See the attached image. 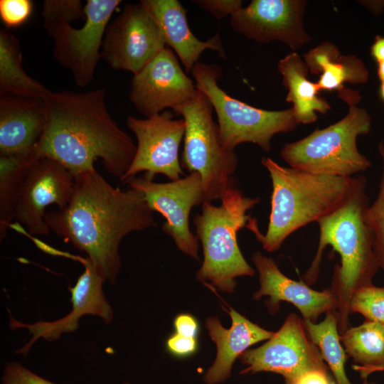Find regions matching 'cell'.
I'll return each mask as SVG.
<instances>
[{
  "label": "cell",
  "instance_id": "cell-1",
  "mask_svg": "<svg viewBox=\"0 0 384 384\" xmlns=\"http://www.w3.org/2000/svg\"><path fill=\"white\" fill-rule=\"evenodd\" d=\"M74 178L68 206L46 212L45 220L50 230L84 252L105 281L114 284L122 239L153 226L154 211L142 192L114 187L96 169Z\"/></svg>",
  "mask_w": 384,
  "mask_h": 384
},
{
  "label": "cell",
  "instance_id": "cell-2",
  "mask_svg": "<svg viewBox=\"0 0 384 384\" xmlns=\"http://www.w3.org/2000/svg\"><path fill=\"white\" fill-rule=\"evenodd\" d=\"M105 90L50 92L44 99L46 123L36 146L38 159L56 161L73 176L95 169L100 159L107 172L122 182L137 145L110 115Z\"/></svg>",
  "mask_w": 384,
  "mask_h": 384
},
{
  "label": "cell",
  "instance_id": "cell-3",
  "mask_svg": "<svg viewBox=\"0 0 384 384\" xmlns=\"http://www.w3.org/2000/svg\"><path fill=\"white\" fill-rule=\"evenodd\" d=\"M366 179L358 176L353 190L335 210L316 223L319 241L315 257L303 276L307 285L317 279L322 253L327 245L341 257L334 267L331 289L338 299L339 335L349 329L350 299L358 289L372 284L380 268L375 252V238L367 220L369 199Z\"/></svg>",
  "mask_w": 384,
  "mask_h": 384
},
{
  "label": "cell",
  "instance_id": "cell-4",
  "mask_svg": "<svg viewBox=\"0 0 384 384\" xmlns=\"http://www.w3.org/2000/svg\"><path fill=\"white\" fill-rule=\"evenodd\" d=\"M271 178V210L265 234L255 218L246 228L267 252L279 250L292 233L326 216L348 197L358 176L317 175L279 165L269 157L261 159Z\"/></svg>",
  "mask_w": 384,
  "mask_h": 384
},
{
  "label": "cell",
  "instance_id": "cell-5",
  "mask_svg": "<svg viewBox=\"0 0 384 384\" xmlns=\"http://www.w3.org/2000/svg\"><path fill=\"white\" fill-rule=\"evenodd\" d=\"M220 201L219 206L203 202L201 213L193 218L196 236L203 252L196 279L214 289L233 292L235 278L255 274L240 250L237 235L251 218L247 215L248 210L260 199L245 196L233 186Z\"/></svg>",
  "mask_w": 384,
  "mask_h": 384
},
{
  "label": "cell",
  "instance_id": "cell-6",
  "mask_svg": "<svg viewBox=\"0 0 384 384\" xmlns=\"http://www.w3.org/2000/svg\"><path fill=\"white\" fill-rule=\"evenodd\" d=\"M338 92L348 105V114L326 128H317L302 139L284 144L280 156L289 167L317 175L352 177L371 166L356 145L357 137L370 132V117L358 106V91L343 86Z\"/></svg>",
  "mask_w": 384,
  "mask_h": 384
},
{
  "label": "cell",
  "instance_id": "cell-7",
  "mask_svg": "<svg viewBox=\"0 0 384 384\" xmlns=\"http://www.w3.org/2000/svg\"><path fill=\"white\" fill-rule=\"evenodd\" d=\"M191 74L215 112L222 144L228 150L245 142L257 144L268 152L278 133L294 129L299 124L292 107L270 111L249 105L225 92L219 85L222 69L218 65L198 62Z\"/></svg>",
  "mask_w": 384,
  "mask_h": 384
},
{
  "label": "cell",
  "instance_id": "cell-8",
  "mask_svg": "<svg viewBox=\"0 0 384 384\" xmlns=\"http://www.w3.org/2000/svg\"><path fill=\"white\" fill-rule=\"evenodd\" d=\"M171 111L181 116L185 122L182 166L201 176L205 201L221 199L234 186L231 176L238 159L235 150H228L222 144L210 101L198 89L193 100Z\"/></svg>",
  "mask_w": 384,
  "mask_h": 384
},
{
  "label": "cell",
  "instance_id": "cell-9",
  "mask_svg": "<svg viewBox=\"0 0 384 384\" xmlns=\"http://www.w3.org/2000/svg\"><path fill=\"white\" fill-rule=\"evenodd\" d=\"M122 1L88 0L85 5V23L79 28L60 22L46 28L53 39V55L68 69L78 86L85 87L95 76L110 19Z\"/></svg>",
  "mask_w": 384,
  "mask_h": 384
},
{
  "label": "cell",
  "instance_id": "cell-10",
  "mask_svg": "<svg viewBox=\"0 0 384 384\" xmlns=\"http://www.w3.org/2000/svg\"><path fill=\"white\" fill-rule=\"evenodd\" d=\"M142 192L149 207L166 219L162 230L179 250L199 260L198 239L190 230L189 215L194 206L205 202L202 179L196 172L167 183H156L143 177L125 182Z\"/></svg>",
  "mask_w": 384,
  "mask_h": 384
},
{
  "label": "cell",
  "instance_id": "cell-11",
  "mask_svg": "<svg viewBox=\"0 0 384 384\" xmlns=\"http://www.w3.org/2000/svg\"><path fill=\"white\" fill-rule=\"evenodd\" d=\"M127 125L136 137L137 149L123 183L142 171L151 180L156 174L164 175L171 181L181 178L179 149L185 133L182 118L175 119L172 111L164 110L145 119L129 116Z\"/></svg>",
  "mask_w": 384,
  "mask_h": 384
},
{
  "label": "cell",
  "instance_id": "cell-12",
  "mask_svg": "<svg viewBox=\"0 0 384 384\" xmlns=\"http://www.w3.org/2000/svg\"><path fill=\"white\" fill-rule=\"evenodd\" d=\"M239 359L247 366L241 374L272 372L282 375L284 380L309 371L328 369L304 321L294 314L287 316L282 327L265 343L245 351Z\"/></svg>",
  "mask_w": 384,
  "mask_h": 384
},
{
  "label": "cell",
  "instance_id": "cell-13",
  "mask_svg": "<svg viewBox=\"0 0 384 384\" xmlns=\"http://www.w3.org/2000/svg\"><path fill=\"white\" fill-rule=\"evenodd\" d=\"M165 47L156 21L140 1L127 4L108 24L101 57L113 69L134 75Z\"/></svg>",
  "mask_w": 384,
  "mask_h": 384
},
{
  "label": "cell",
  "instance_id": "cell-14",
  "mask_svg": "<svg viewBox=\"0 0 384 384\" xmlns=\"http://www.w3.org/2000/svg\"><path fill=\"white\" fill-rule=\"evenodd\" d=\"M198 90L196 82L182 70L176 53L166 46L133 75L129 100L146 118L193 100Z\"/></svg>",
  "mask_w": 384,
  "mask_h": 384
},
{
  "label": "cell",
  "instance_id": "cell-15",
  "mask_svg": "<svg viewBox=\"0 0 384 384\" xmlns=\"http://www.w3.org/2000/svg\"><path fill=\"white\" fill-rule=\"evenodd\" d=\"M74 185V176L63 165L50 159H38L27 170L15 218L31 235H48L46 209L52 204L64 209L72 198Z\"/></svg>",
  "mask_w": 384,
  "mask_h": 384
},
{
  "label": "cell",
  "instance_id": "cell-16",
  "mask_svg": "<svg viewBox=\"0 0 384 384\" xmlns=\"http://www.w3.org/2000/svg\"><path fill=\"white\" fill-rule=\"evenodd\" d=\"M306 5L302 0H252L230 16V26L259 43L279 41L296 50L310 40L303 26Z\"/></svg>",
  "mask_w": 384,
  "mask_h": 384
},
{
  "label": "cell",
  "instance_id": "cell-17",
  "mask_svg": "<svg viewBox=\"0 0 384 384\" xmlns=\"http://www.w3.org/2000/svg\"><path fill=\"white\" fill-rule=\"evenodd\" d=\"M85 270L75 284L69 287L71 294L72 311L65 317L53 321H39L33 324H24L10 318L11 330L26 328L32 335L31 338L16 353L26 356L33 344L40 338L48 341L58 339L63 333L78 329V321L84 315L100 316L105 324L113 319V311L102 289L105 279L97 272L91 262L83 260Z\"/></svg>",
  "mask_w": 384,
  "mask_h": 384
},
{
  "label": "cell",
  "instance_id": "cell-18",
  "mask_svg": "<svg viewBox=\"0 0 384 384\" xmlns=\"http://www.w3.org/2000/svg\"><path fill=\"white\" fill-rule=\"evenodd\" d=\"M252 260L259 273L260 284L253 298L269 296L265 304L271 314L278 311L282 301L292 303L299 310L304 320L313 323L321 314L337 310L338 299L331 288L319 292L302 282L287 277L272 258L260 251L252 255Z\"/></svg>",
  "mask_w": 384,
  "mask_h": 384
},
{
  "label": "cell",
  "instance_id": "cell-19",
  "mask_svg": "<svg viewBox=\"0 0 384 384\" xmlns=\"http://www.w3.org/2000/svg\"><path fill=\"white\" fill-rule=\"evenodd\" d=\"M46 123L43 99L1 94L0 155L33 151L42 137Z\"/></svg>",
  "mask_w": 384,
  "mask_h": 384
},
{
  "label": "cell",
  "instance_id": "cell-20",
  "mask_svg": "<svg viewBox=\"0 0 384 384\" xmlns=\"http://www.w3.org/2000/svg\"><path fill=\"white\" fill-rule=\"evenodd\" d=\"M156 21L165 44L176 53L186 73H191L201 55L206 50L225 58L219 33L206 41L199 40L189 28L187 13L177 0H142Z\"/></svg>",
  "mask_w": 384,
  "mask_h": 384
},
{
  "label": "cell",
  "instance_id": "cell-21",
  "mask_svg": "<svg viewBox=\"0 0 384 384\" xmlns=\"http://www.w3.org/2000/svg\"><path fill=\"white\" fill-rule=\"evenodd\" d=\"M229 309L232 320L230 329H225L216 316L208 318L206 322L209 336L217 346L215 360L203 376L207 384H218L227 380L237 358L250 346L269 340L274 334L252 323L230 306Z\"/></svg>",
  "mask_w": 384,
  "mask_h": 384
},
{
  "label": "cell",
  "instance_id": "cell-22",
  "mask_svg": "<svg viewBox=\"0 0 384 384\" xmlns=\"http://www.w3.org/2000/svg\"><path fill=\"white\" fill-rule=\"evenodd\" d=\"M277 70L288 90L286 101L293 104L299 123H313L317 119L316 112L324 114L330 110L328 102L318 95L321 90L317 82L308 79L309 68L298 53L292 52L281 59Z\"/></svg>",
  "mask_w": 384,
  "mask_h": 384
},
{
  "label": "cell",
  "instance_id": "cell-23",
  "mask_svg": "<svg viewBox=\"0 0 384 384\" xmlns=\"http://www.w3.org/2000/svg\"><path fill=\"white\" fill-rule=\"evenodd\" d=\"M309 70L321 73L317 84L320 90H338L344 82L364 83L369 72L363 62L353 55H341L331 43L324 42L304 55Z\"/></svg>",
  "mask_w": 384,
  "mask_h": 384
},
{
  "label": "cell",
  "instance_id": "cell-24",
  "mask_svg": "<svg viewBox=\"0 0 384 384\" xmlns=\"http://www.w3.org/2000/svg\"><path fill=\"white\" fill-rule=\"evenodd\" d=\"M0 91L4 95L43 100L51 92L26 73L19 42L4 29L0 31Z\"/></svg>",
  "mask_w": 384,
  "mask_h": 384
},
{
  "label": "cell",
  "instance_id": "cell-25",
  "mask_svg": "<svg viewBox=\"0 0 384 384\" xmlns=\"http://www.w3.org/2000/svg\"><path fill=\"white\" fill-rule=\"evenodd\" d=\"M346 352L356 363L353 368L361 378L375 371L384 370V324L366 320L339 335Z\"/></svg>",
  "mask_w": 384,
  "mask_h": 384
},
{
  "label": "cell",
  "instance_id": "cell-26",
  "mask_svg": "<svg viewBox=\"0 0 384 384\" xmlns=\"http://www.w3.org/2000/svg\"><path fill=\"white\" fill-rule=\"evenodd\" d=\"M38 158L35 150L28 154L0 155V240L4 239L20 198L30 165Z\"/></svg>",
  "mask_w": 384,
  "mask_h": 384
},
{
  "label": "cell",
  "instance_id": "cell-27",
  "mask_svg": "<svg viewBox=\"0 0 384 384\" xmlns=\"http://www.w3.org/2000/svg\"><path fill=\"white\" fill-rule=\"evenodd\" d=\"M311 340L319 348L324 361L335 378V384H351L345 372L346 351L341 345L336 311L326 312L324 321L319 324L303 320ZM362 384H375L363 379Z\"/></svg>",
  "mask_w": 384,
  "mask_h": 384
},
{
  "label": "cell",
  "instance_id": "cell-28",
  "mask_svg": "<svg viewBox=\"0 0 384 384\" xmlns=\"http://www.w3.org/2000/svg\"><path fill=\"white\" fill-rule=\"evenodd\" d=\"M350 312L360 313L366 320L384 324V287L373 284L356 289L350 299Z\"/></svg>",
  "mask_w": 384,
  "mask_h": 384
},
{
  "label": "cell",
  "instance_id": "cell-29",
  "mask_svg": "<svg viewBox=\"0 0 384 384\" xmlns=\"http://www.w3.org/2000/svg\"><path fill=\"white\" fill-rule=\"evenodd\" d=\"M378 152L383 160V171L376 199L367 209V220L373 233L374 248L379 265L384 272V144L380 142Z\"/></svg>",
  "mask_w": 384,
  "mask_h": 384
},
{
  "label": "cell",
  "instance_id": "cell-30",
  "mask_svg": "<svg viewBox=\"0 0 384 384\" xmlns=\"http://www.w3.org/2000/svg\"><path fill=\"white\" fill-rule=\"evenodd\" d=\"M42 17L45 28L60 22L71 23L85 18V6L80 0H45Z\"/></svg>",
  "mask_w": 384,
  "mask_h": 384
},
{
  "label": "cell",
  "instance_id": "cell-31",
  "mask_svg": "<svg viewBox=\"0 0 384 384\" xmlns=\"http://www.w3.org/2000/svg\"><path fill=\"white\" fill-rule=\"evenodd\" d=\"M33 3L30 0H1L0 17L8 27L19 26L31 16Z\"/></svg>",
  "mask_w": 384,
  "mask_h": 384
},
{
  "label": "cell",
  "instance_id": "cell-32",
  "mask_svg": "<svg viewBox=\"0 0 384 384\" xmlns=\"http://www.w3.org/2000/svg\"><path fill=\"white\" fill-rule=\"evenodd\" d=\"M1 384H56L36 374L17 362L6 365Z\"/></svg>",
  "mask_w": 384,
  "mask_h": 384
},
{
  "label": "cell",
  "instance_id": "cell-33",
  "mask_svg": "<svg viewBox=\"0 0 384 384\" xmlns=\"http://www.w3.org/2000/svg\"><path fill=\"white\" fill-rule=\"evenodd\" d=\"M192 3L218 20L231 16L242 8L240 0H195L192 1Z\"/></svg>",
  "mask_w": 384,
  "mask_h": 384
},
{
  "label": "cell",
  "instance_id": "cell-34",
  "mask_svg": "<svg viewBox=\"0 0 384 384\" xmlns=\"http://www.w3.org/2000/svg\"><path fill=\"white\" fill-rule=\"evenodd\" d=\"M198 347L196 338L186 337L177 333L172 334L166 341L168 351L179 357L188 356L196 352Z\"/></svg>",
  "mask_w": 384,
  "mask_h": 384
},
{
  "label": "cell",
  "instance_id": "cell-35",
  "mask_svg": "<svg viewBox=\"0 0 384 384\" xmlns=\"http://www.w3.org/2000/svg\"><path fill=\"white\" fill-rule=\"evenodd\" d=\"M174 326L176 333L191 338H196L198 332L197 320L191 314H178L174 321Z\"/></svg>",
  "mask_w": 384,
  "mask_h": 384
},
{
  "label": "cell",
  "instance_id": "cell-36",
  "mask_svg": "<svg viewBox=\"0 0 384 384\" xmlns=\"http://www.w3.org/2000/svg\"><path fill=\"white\" fill-rule=\"evenodd\" d=\"M286 384H334L327 371L312 370L300 376L285 380Z\"/></svg>",
  "mask_w": 384,
  "mask_h": 384
},
{
  "label": "cell",
  "instance_id": "cell-37",
  "mask_svg": "<svg viewBox=\"0 0 384 384\" xmlns=\"http://www.w3.org/2000/svg\"><path fill=\"white\" fill-rule=\"evenodd\" d=\"M370 55L377 63L384 60V37L376 36L370 47Z\"/></svg>",
  "mask_w": 384,
  "mask_h": 384
},
{
  "label": "cell",
  "instance_id": "cell-38",
  "mask_svg": "<svg viewBox=\"0 0 384 384\" xmlns=\"http://www.w3.org/2000/svg\"><path fill=\"white\" fill-rule=\"evenodd\" d=\"M378 76L381 83H383L384 82V60L378 63Z\"/></svg>",
  "mask_w": 384,
  "mask_h": 384
},
{
  "label": "cell",
  "instance_id": "cell-39",
  "mask_svg": "<svg viewBox=\"0 0 384 384\" xmlns=\"http://www.w3.org/2000/svg\"><path fill=\"white\" fill-rule=\"evenodd\" d=\"M380 95L381 99L384 101V82L381 83L380 88Z\"/></svg>",
  "mask_w": 384,
  "mask_h": 384
},
{
  "label": "cell",
  "instance_id": "cell-40",
  "mask_svg": "<svg viewBox=\"0 0 384 384\" xmlns=\"http://www.w3.org/2000/svg\"></svg>",
  "mask_w": 384,
  "mask_h": 384
}]
</instances>
